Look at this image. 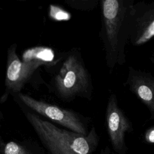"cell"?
I'll return each mask as SVG.
<instances>
[{"label":"cell","mask_w":154,"mask_h":154,"mask_svg":"<svg viewBox=\"0 0 154 154\" xmlns=\"http://www.w3.org/2000/svg\"><path fill=\"white\" fill-rule=\"evenodd\" d=\"M134 0L102 1V38L106 64L110 70L126 62L125 47L129 42V25Z\"/></svg>","instance_id":"obj_1"},{"label":"cell","mask_w":154,"mask_h":154,"mask_svg":"<svg viewBox=\"0 0 154 154\" xmlns=\"http://www.w3.org/2000/svg\"><path fill=\"white\" fill-rule=\"evenodd\" d=\"M26 116L37 134L46 135L60 144L67 146L77 154H88L92 145L96 141L94 128L88 135L86 136L60 129L33 113L27 112Z\"/></svg>","instance_id":"obj_2"},{"label":"cell","mask_w":154,"mask_h":154,"mask_svg":"<svg viewBox=\"0 0 154 154\" xmlns=\"http://www.w3.org/2000/svg\"><path fill=\"white\" fill-rule=\"evenodd\" d=\"M55 82L59 93L64 96L85 91L89 84L85 69L73 55L69 56L64 61L55 77Z\"/></svg>","instance_id":"obj_3"},{"label":"cell","mask_w":154,"mask_h":154,"mask_svg":"<svg viewBox=\"0 0 154 154\" xmlns=\"http://www.w3.org/2000/svg\"><path fill=\"white\" fill-rule=\"evenodd\" d=\"M154 37V2L134 4L131 14L129 42L135 46L145 44Z\"/></svg>","instance_id":"obj_4"},{"label":"cell","mask_w":154,"mask_h":154,"mask_svg":"<svg viewBox=\"0 0 154 154\" xmlns=\"http://www.w3.org/2000/svg\"><path fill=\"white\" fill-rule=\"evenodd\" d=\"M20 100L28 107L76 133L86 135L85 128L79 118L72 111L35 99L19 93Z\"/></svg>","instance_id":"obj_5"},{"label":"cell","mask_w":154,"mask_h":154,"mask_svg":"<svg viewBox=\"0 0 154 154\" xmlns=\"http://www.w3.org/2000/svg\"><path fill=\"white\" fill-rule=\"evenodd\" d=\"M46 63L34 59H23L21 61L16 53L15 48L8 51L6 85L13 91H19L24 83L40 65Z\"/></svg>","instance_id":"obj_6"},{"label":"cell","mask_w":154,"mask_h":154,"mask_svg":"<svg viewBox=\"0 0 154 154\" xmlns=\"http://www.w3.org/2000/svg\"><path fill=\"white\" fill-rule=\"evenodd\" d=\"M106 123L111 142L117 150L123 148L125 134L132 130V124L118 106L114 94L110 95L106 109Z\"/></svg>","instance_id":"obj_7"},{"label":"cell","mask_w":154,"mask_h":154,"mask_svg":"<svg viewBox=\"0 0 154 154\" xmlns=\"http://www.w3.org/2000/svg\"><path fill=\"white\" fill-rule=\"evenodd\" d=\"M125 85L148 108L154 119V77L149 72L129 67Z\"/></svg>","instance_id":"obj_8"},{"label":"cell","mask_w":154,"mask_h":154,"mask_svg":"<svg viewBox=\"0 0 154 154\" xmlns=\"http://www.w3.org/2000/svg\"><path fill=\"white\" fill-rule=\"evenodd\" d=\"M4 154H30L23 146L14 141L7 143L4 148Z\"/></svg>","instance_id":"obj_9"},{"label":"cell","mask_w":154,"mask_h":154,"mask_svg":"<svg viewBox=\"0 0 154 154\" xmlns=\"http://www.w3.org/2000/svg\"><path fill=\"white\" fill-rule=\"evenodd\" d=\"M144 140L150 144L154 143V126L149 128L144 134Z\"/></svg>","instance_id":"obj_10"}]
</instances>
